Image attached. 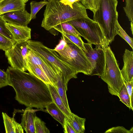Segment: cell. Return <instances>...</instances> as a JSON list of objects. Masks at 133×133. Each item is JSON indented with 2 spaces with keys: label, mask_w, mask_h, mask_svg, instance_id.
I'll return each mask as SVG.
<instances>
[{
  "label": "cell",
  "mask_w": 133,
  "mask_h": 133,
  "mask_svg": "<svg viewBox=\"0 0 133 133\" xmlns=\"http://www.w3.org/2000/svg\"><path fill=\"white\" fill-rule=\"evenodd\" d=\"M15 99L27 107L41 109L53 102L48 84L30 73L9 66L6 71Z\"/></svg>",
  "instance_id": "1"
},
{
  "label": "cell",
  "mask_w": 133,
  "mask_h": 133,
  "mask_svg": "<svg viewBox=\"0 0 133 133\" xmlns=\"http://www.w3.org/2000/svg\"><path fill=\"white\" fill-rule=\"evenodd\" d=\"M60 0H50L46 5L41 26L49 31L61 23L88 17L85 7L80 2L73 4V8L65 5Z\"/></svg>",
  "instance_id": "2"
},
{
  "label": "cell",
  "mask_w": 133,
  "mask_h": 133,
  "mask_svg": "<svg viewBox=\"0 0 133 133\" xmlns=\"http://www.w3.org/2000/svg\"><path fill=\"white\" fill-rule=\"evenodd\" d=\"M117 0H100L99 7L94 13L93 20L99 24L109 44L117 35L116 27L118 21Z\"/></svg>",
  "instance_id": "3"
},
{
  "label": "cell",
  "mask_w": 133,
  "mask_h": 133,
  "mask_svg": "<svg viewBox=\"0 0 133 133\" xmlns=\"http://www.w3.org/2000/svg\"><path fill=\"white\" fill-rule=\"evenodd\" d=\"M26 42L28 48L34 51L49 63L55 70L57 74L62 73L67 91L69 81L71 78H77L78 73L76 71L64 61L54 49L48 48L40 42L29 40Z\"/></svg>",
  "instance_id": "4"
},
{
  "label": "cell",
  "mask_w": 133,
  "mask_h": 133,
  "mask_svg": "<svg viewBox=\"0 0 133 133\" xmlns=\"http://www.w3.org/2000/svg\"><path fill=\"white\" fill-rule=\"evenodd\" d=\"M105 65L101 78L107 84L108 91L113 95L118 96L125 81L115 55L109 46L103 49Z\"/></svg>",
  "instance_id": "5"
},
{
  "label": "cell",
  "mask_w": 133,
  "mask_h": 133,
  "mask_svg": "<svg viewBox=\"0 0 133 133\" xmlns=\"http://www.w3.org/2000/svg\"><path fill=\"white\" fill-rule=\"evenodd\" d=\"M68 22L88 43L103 49L109 46L98 24L89 17Z\"/></svg>",
  "instance_id": "6"
},
{
  "label": "cell",
  "mask_w": 133,
  "mask_h": 133,
  "mask_svg": "<svg viewBox=\"0 0 133 133\" xmlns=\"http://www.w3.org/2000/svg\"><path fill=\"white\" fill-rule=\"evenodd\" d=\"M65 41L66 43L63 49L56 52L78 73L90 75L91 64L83 50L73 43Z\"/></svg>",
  "instance_id": "7"
},
{
  "label": "cell",
  "mask_w": 133,
  "mask_h": 133,
  "mask_svg": "<svg viewBox=\"0 0 133 133\" xmlns=\"http://www.w3.org/2000/svg\"><path fill=\"white\" fill-rule=\"evenodd\" d=\"M28 50L26 42H16L5 51V56L11 67L24 71H27Z\"/></svg>",
  "instance_id": "8"
},
{
  "label": "cell",
  "mask_w": 133,
  "mask_h": 133,
  "mask_svg": "<svg viewBox=\"0 0 133 133\" xmlns=\"http://www.w3.org/2000/svg\"><path fill=\"white\" fill-rule=\"evenodd\" d=\"M84 45L85 49L84 51L92 65L90 75L101 76L103 72L105 65L103 49L96 46L93 48L92 44L88 43H84Z\"/></svg>",
  "instance_id": "9"
},
{
  "label": "cell",
  "mask_w": 133,
  "mask_h": 133,
  "mask_svg": "<svg viewBox=\"0 0 133 133\" xmlns=\"http://www.w3.org/2000/svg\"><path fill=\"white\" fill-rule=\"evenodd\" d=\"M28 62L38 66L44 71L52 84L57 82V73L53 67L47 61L34 51L29 49Z\"/></svg>",
  "instance_id": "10"
},
{
  "label": "cell",
  "mask_w": 133,
  "mask_h": 133,
  "mask_svg": "<svg viewBox=\"0 0 133 133\" xmlns=\"http://www.w3.org/2000/svg\"><path fill=\"white\" fill-rule=\"evenodd\" d=\"M0 15L7 22L17 25L27 26L31 21L30 14L25 9L9 12Z\"/></svg>",
  "instance_id": "11"
},
{
  "label": "cell",
  "mask_w": 133,
  "mask_h": 133,
  "mask_svg": "<svg viewBox=\"0 0 133 133\" xmlns=\"http://www.w3.org/2000/svg\"><path fill=\"white\" fill-rule=\"evenodd\" d=\"M6 25L16 42H26L31 39V30L28 26L17 25L8 22Z\"/></svg>",
  "instance_id": "12"
},
{
  "label": "cell",
  "mask_w": 133,
  "mask_h": 133,
  "mask_svg": "<svg viewBox=\"0 0 133 133\" xmlns=\"http://www.w3.org/2000/svg\"><path fill=\"white\" fill-rule=\"evenodd\" d=\"M124 65L121 70L124 81L133 80V51L125 49L123 56Z\"/></svg>",
  "instance_id": "13"
},
{
  "label": "cell",
  "mask_w": 133,
  "mask_h": 133,
  "mask_svg": "<svg viewBox=\"0 0 133 133\" xmlns=\"http://www.w3.org/2000/svg\"><path fill=\"white\" fill-rule=\"evenodd\" d=\"M37 110L27 107L24 111L20 124L27 133H35L34 119Z\"/></svg>",
  "instance_id": "14"
},
{
  "label": "cell",
  "mask_w": 133,
  "mask_h": 133,
  "mask_svg": "<svg viewBox=\"0 0 133 133\" xmlns=\"http://www.w3.org/2000/svg\"><path fill=\"white\" fill-rule=\"evenodd\" d=\"M23 0H2L0 2V15L12 11L25 9Z\"/></svg>",
  "instance_id": "15"
},
{
  "label": "cell",
  "mask_w": 133,
  "mask_h": 133,
  "mask_svg": "<svg viewBox=\"0 0 133 133\" xmlns=\"http://www.w3.org/2000/svg\"><path fill=\"white\" fill-rule=\"evenodd\" d=\"M47 84L53 101L60 109L68 119L71 118L72 112L67 109L55 87L51 84Z\"/></svg>",
  "instance_id": "16"
},
{
  "label": "cell",
  "mask_w": 133,
  "mask_h": 133,
  "mask_svg": "<svg viewBox=\"0 0 133 133\" xmlns=\"http://www.w3.org/2000/svg\"><path fill=\"white\" fill-rule=\"evenodd\" d=\"M2 116L6 133L24 132V130L21 124L16 122L14 118L10 117L4 112H2Z\"/></svg>",
  "instance_id": "17"
},
{
  "label": "cell",
  "mask_w": 133,
  "mask_h": 133,
  "mask_svg": "<svg viewBox=\"0 0 133 133\" xmlns=\"http://www.w3.org/2000/svg\"><path fill=\"white\" fill-rule=\"evenodd\" d=\"M54 86L67 109L71 111L66 97V92L67 91L65 84L64 76L62 73H60L57 74V82Z\"/></svg>",
  "instance_id": "18"
},
{
  "label": "cell",
  "mask_w": 133,
  "mask_h": 133,
  "mask_svg": "<svg viewBox=\"0 0 133 133\" xmlns=\"http://www.w3.org/2000/svg\"><path fill=\"white\" fill-rule=\"evenodd\" d=\"M45 108L48 113L63 127L66 117L56 104L53 101L48 104Z\"/></svg>",
  "instance_id": "19"
},
{
  "label": "cell",
  "mask_w": 133,
  "mask_h": 133,
  "mask_svg": "<svg viewBox=\"0 0 133 133\" xmlns=\"http://www.w3.org/2000/svg\"><path fill=\"white\" fill-rule=\"evenodd\" d=\"M27 69L29 73L46 84H52L44 72L38 66L27 62Z\"/></svg>",
  "instance_id": "20"
},
{
  "label": "cell",
  "mask_w": 133,
  "mask_h": 133,
  "mask_svg": "<svg viewBox=\"0 0 133 133\" xmlns=\"http://www.w3.org/2000/svg\"><path fill=\"white\" fill-rule=\"evenodd\" d=\"M67 119L76 133H84L85 132V118L80 117L72 113L71 118Z\"/></svg>",
  "instance_id": "21"
},
{
  "label": "cell",
  "mask_w": 133,
  "mask_h": 133,
  "mask_svg": "<svg viewBox=\"0 0 133 133\" xmlns=\"http://www.w3.org/2000/svg\"><path fill=\"white\" fill-rule=\"evenodd\" d=\"M52 29L61 34L64 33L73 35L79 37L81 36L73 26L68 22L59 24L54 26Z\"/></svg>",
  "instance_id": "22"
},
{
  "label": "cell",
  "mask_w": 133,
  "mask_h": 133,
  "mask_svg": "<svg viewBox=\"0 0 133 133\" xmlns=\"http://www.w3.org/2000/svg\"><path fill=\"white\" fill-rule=\"evenodd\" d=\"M61 34L62 37L65 41L73 43L81 48L84 51L85 50L84 45V42L81 37L66 33H63Z\"/></svg>",
  "instance_id": "23"
},
{
  "label": "cell",
  "mask_w": 133,
  "mask_h": 133,
  "mask_svg": "<svg viewBox=\"0 0 133 133\" xmlns=\"http://www.w3.org/2000/svg\"><path fill=\"white\" fill-rule=\"evenodd\" d=\"M48 2L43 1L37 2L32 1L30 3L31 13L30 14V21L35 19L36 15L39 10L45 5Z\"/></svg>",
  "instance_id": "24"
},
{
  "label": "cell",
  "mask_w": 133,
  "mask_h": 133,
  "mask_svg": "<svg viewBox=\"0 0 133 133\" xmlns=\"http://www.w3.org/2000/svg\"><path fill=\"white\" fill-rule=\"evenodd\" d=\"M118 97L120 99V101L130 109L133 110V108L131 105L130 97L124 83L119 93Z\"/></svg>",
  "instance_id": "25"
},
{
  "label": "cell",
  "mask_w": 133,
  "mask_h": 133,
  "mask_svg": "<svg viewBox=\"0 0 133 133\" xmlns=\"http://www.w3.org/2000/svg\"><path fill=\"white\" fill-rule=\"evenodd\" d=\"M79 2L87 9L90 10L94 14L98 8L100 0H79Z\"/></svg>",
  "instance_id": "26"
},
{
  "label": "cell",
  "mask_w": 133,
  "mask_h": 133,
  "mask_svg": "<svg viewBox=\"0 0 133 133\" xmlns=\"http://www.w3.org/2000/svg\"><path fill=\"white\" fill-rule=\"evenodd\" d=\"M117 35H118L124 39L133 49V39L130 37L121 26L118 21L116 27Z\"/></svg>",
  "instance_id": "27"
},
{
  "label": "cell",
  "mask_w": 133,
  "mask_h": 133,
  "mask_svg": "<svg viewBox=\"0 0 133 133\" xmlns=\"http://www.w3.org/2000/svg\"><path fill=\"white\" fill-rule=\"evenodd\" d=\"M35 133H49V129L47 128L44 122L36 116L34 119Z\"/></svg>",
  "instance_id": "28"
},
{
  "label": "cell",
  "mask_w": 133,
  "mask_h": 133,
  "mask_svg": "<svg viewBox=\"0 0 133 133\" xmlns=\"http://www.w3.org/2000/svg\"><path fill=\"white\" fill-rule=\"evenodd\" d=\"M16 42L0 34V50L5 51L11 47Z\"/></svg>",
  "instance_id": "29"
},
{
  "label": "cell",
  "mask_w": 133,
  "mask_h": 133,
  "mask_svg": "<svg viewBox=\"0 0 133 133\" xmlns=\"http://www.w3.org/2000/svg\"><path fill=\"white\" fill-rule=\"evenodd\" d=\"M123 9L129 20L133 23V0H125Z\"/></svg>",
  "instance_id": "30"
},
{
  "label": "cell",
  "mask_w": 133,
  "mask_h": 133,
  "mask_svg": "<svg viewBox=\"0 0 133 133\" xmlns=\"http://www.w3.org/2000/svg\"><path fill=\"white\" fill-rule=\"evenodd\" d=\"M6 22L0 15V34L9 39L14 41L12 35L6 26Z\"/></svg>",
  "instance_id": "31"
},
{
  "label": "cell",
  "mask_w": 133,
  "mask_h": 133,
  "mask_svg": "<svg viewBox=\"0 0 133 133\" xmlns=\"http://www.w3.org/2000/svg\"><path fill=\"white\" fill-rule=\"evenodd\" d=\"M105 133H133V128L132 127L130 130H128L122 126L114 127L108 129Z\"/></svg>",
  "instance_id": "32"
},
{
  "label": "cell",
  "mask_w": 133,
  "mask_h": 133,
  "mask_svg": "<svg viewBox=\"0 0 133 133\" xmlns=\"http://www.w3.org/2000/svg\"><path fill=\"white\" fill-rule=\"evenodd\" d=\"M8 85L9 84L7 74L0 69V88Z\"/></svg>",
  "instance_id": "33"
},
{
  "label": "cell",
  "mask_w": 133,
  "mask_h": 133,
  "mask_svg": "<svg viewBox=\"0 0 133 133\" xmlns=\"http://www.w3.org/2000/svg\"><path fill=\"white\" fill-rule=\"evenodd\" d=\"M124 84L129 95L131 104L133 107V80L130 82L125 81Z\"/></svg>",
  "instance_id": "34"
},
{
  "label": "cell",
  "mask_w": 133,
  "mask_h": 133,
  "mask_svg": "<svg viewBox=\"0 0 133 133\" xmlns=\"http://www.w3.org/2000/svg\"><path fill=\"white\" fill-rule=\"evenodd\" d=\"M63 127L64 129V131L65 133H76L75 131L66 117L64 119Z\"/></svg>",
  "instance_id": "35"
},
{
  "label": "cell",
  "mask_w": 133,
  "mask_h": 133,
  "mask_svg": "<svg viewBox=\"0 0 133 133\" xmlns=\"http://www.w3.org/2000/svg\"><path fill=\"white\" fill-rule=\"evenodd\" d=\"M66 43L62 37L59 43L56 46L54 49L56 51L63 49Z\"/></svg>",
  "instance_id": "36"
},
{
  "label": "cell",
  "mask_w": 133,
  "mask_h": 133,
  "mask_svg": "<svg viewBox=\"0 0 133 133\" xmlns=\"http://www.w3.org/2000/svg\"><path fill=\"white\" fill-rule=\"evenodd\" d=\"M60 1L63 4L69 6L72 8L73 4L76 2H79V0H60Z\"/></svg>",
  "instance_id": "37"
},
{
  "label": "cell",
  "mask_w": 133,
  "mask_h": 133,
  "mask_svg": "<svg viewBox=\"0 0 133 133\" xmlns=\"http://www.w3.org/2000/svg\"><path fill=\"white\" fill-rule=\"evenodd\" d=\"M131 29L132 32V34H133V23L131 22Z\"/></svg>",
  "instance_id": "38"
},
{
  "label": "cell",
  "mask_w": 133,
  "mask_h": 133,
  "mask_svg": "<svg viewBox=\"0 0 133 133\" xmlns=\"http://www.w3.org/2000/svg\"><path fill=\"white\" fill-rule=\"evenodd\" d=\"M24 2L25 3H26L29 0H23Z\"/></svg>",
  "instance_id": "39"
},
{
  "label": "cell",
  "mask_w": 133,
  "mask_h": 133,
  "mask_svg": "<svg viewBox=\"0 0 133 133\" xmlns=\"http://www.w3.org/2000/svg\"><path fill=\"white\" fill-rule=\"evenodd\" d=\"M50 0H48V1H49ZM44 1H45V0H44Z\"/></svg>",
  "instance_id": "40"
},
{
  "label": "cell",
  "mask_w": 133,
  "mask_h": 133,
  "mask_svg": "<svg viewBox=\"0 0 133 133\" xmlns=\"http://www.w3.org/2000/svg\"><path fill=\"white\" fill-rule=\"evenodd\" d=\"M2 1H0V2H1Z\"/></svg>",
  "instance_id": "41"
},
{
  "label": "cell",
  "mask_w": 133,
  "mask_h": 133,
  "mask_svg": "<svg viewBox=\"0 0 133 133\" xmlns=\"http://www.w3.org/2000/svg\"><path fill=\"white\" fill-rule=\"evenodd\" d=\"M2 0H0V1H2Z\"/></svg>",
  "instance_id": "42"
}]
</instances>
